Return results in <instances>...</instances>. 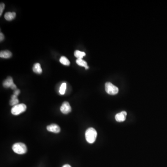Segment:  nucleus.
<instances>
[{"label":"nucleus","mask_w":167,"mask_h":167,"mask_svg":"<svg viewBox=\"0 0 167 167\" xmlns=\"http://www.w3.org/2000/svg\"><path fill=\"white\" fill-rule=\"evenodd\" d=\"M59 62L61 63L62 64L64 65H65V66H69L70 64L69 60L64 56H62V57L60 58Z\"/></svg>","instance_id":"obj_14"},{"label":"nucleus","mask_w":167,"mask_h":167,"mask_svg":"<svg viewBox=\"0 0 167 167\" xmlns=\"http://www.w3.org/2000/svg\"><path fill=\"white\" fill-rule=\"evenodd\" d=\"M62 167H72L69 164H65V165H64Z\"/></svg>","instance_id":"obj_21"},{"label":"nucleus","mask_w":167,"mask_h":167,"mask_svg":"<svg viewBox=\"0 0 167 167\" xmlns=\"http://www.w3.org/2000/svg\"><path fill=\"white\" fill-rule=\"evenodd\" d=\"M60 111L64 114L70 113L72 111L71 106L68 102H64L60 108Z\"/></svg>","instance_id":"obj_5"},{"label":"nucleus","mask_w":167,"mask_h":167,"mask_svg":"<svg viewBox=\"0 0 167 167\" xmlns=\"http://www.w3.org/2000/svg\"><path fill=\"white\" fill-rule=\"evenodd\" d=\"M66 88H67V84L66 83H63L62 84V85L60 86L59 91V93L61 95H64L65 93Z\"/></svg>","instance_id":"obj_15"},{"label":"nucleus","mask_w":167,"mask_h":167,"mask_svg":"<svg viewBox=\"0 0 167 167\" xmlns=\"http://www.w3.org/2000/svg\"><path fill=\"white\" fill-rule=\"evenodd\" d=\"M12 149L15 153L18 154H24L27 152V147L23 143H18L14 144L12 146Z\"/></svg>","instance_id":"obj_2"},{"label":"nucleus","mask_w":167,"mask_h":167,"mask_svg":"<svg viewBox=\"0 0 167 167\" xmlns=\"http://www.w3.org/2000/svg\"><path fill=\"white\" fill-rule=\"evenodd\" d=\"M15 17L16 13L15 12H7L4 15L5 19L8 21L13 20Z\"/></svg>","instance_id":"obj_10"},{"label":"nucleus","mask_w":167,"mask_h":167,"mask_svg":"<svg viewBox=\"0 0 167 167\" xmlns=\"http://www.w3.org/2000/svg\"><path fill=\"white\" fill-rule=\"evenodd\" d=\"M106 92L110 95H116L119 92V88L110 82L106 83L105 84Z\"/></svg>","instance_id":"obj_4"},{"label":"nucleus","mask_w":167,"mask_h":167,"mask_svg":"<svg viewBox=\"0 0 167 167\" xmlns=\"http://www.w3.org/2000/svg\"><path fill=\"white\" fill-rule=\"evenodd\" d=\"M4 39V34L2 33H1V34H0V41H2Z\"/></svg>","instance_id":"obj_19"},{"label":"nucleus","mask_w":167,"mask_h":167,"mask_svg":"<svg viewBox=\"0 0 167 167\" xmlns=\"http://www.w3.org/2000/svg\"><path fill=\"white\" fill-rule=\"evenodd\" d=\"M14 84L13 79L12 77H9L6 79H5L3 82V86L5 88H9L12 86V85Z\"/></svg>","instance_id":"obj_8"},{"label":"nucleus","mask_w":167,"mask_h":167,"mask_svg":"<svg viewBox=\"0 0 167 167\" xmlns=\"http://www.w3.org/2000/svg\"><path fill=\"white\" fill-rule=\"evenodd\" d=\"M26 106L24 104H18L11 109V113L14 115H18L26 111Z\"/></svg>","instance_id":"obj_3"},{"label":"nucleus","mask_w":167,"mask_h":167,"mask_svg":"<svg viewBox=\"0 0 167 167\" xmlns=\"http://www.w3.org/2000/svg\"><path fill=\"white\" fill-rule=\"evenodd\" d=\"M126 116H127V112L125 111H123L116 114V115L115 116V119L117 122H124V121L126 119Z\"/></svg>","instance_id":"obj_6"},{"label":"nucleus","mask_w":167,"mask_h":167,"mask_svg":"<svg viewBox=\"0 0 167 167\" xmlns=\"http://www.w3.org/2000/svg\"><path fill=\"white\" fill-rule=\"evenodd\" d=\"M74 55L75 57L77 58V59H82L83 58L86 56V53L85 52L79 51V50H76L74 52Z\"/></svg>","instance_id":"obj_12"},{"label":"nucleus","mask_w":167,"mask_h":167,"mask_svg":"<svg viewBox=\"0 0 167 167\" xmlns=\"http://www.w3.org/2000/svg\"><path fill=\"white\" fill-rule=\"evenodd\" d=\"M33 70L34 73H37V74H41L42 72V69L41 68L40 64L38 63L34 64Z\"/></svg>","instance_id":"obj_11"},{"label":"nucleus","mask_w":167,"mask_h":167,"mask_svg":"<svg viewBox=\"0 0 167 167\" xmlns=\"http://www.w3.org/2000/svg\"><path fill=\"white\" fill-rule=\"evenodd\" d=\"M19 103V100L18 98H15V99H11V100L10 101V105L14 106L16 105H18Z\"/></svg>","instance_id":"obj_16"},{"label":"nucleus","mask_w":167,"mask_h":167,"mask_svg":"<svg viewBox=\"0 0 167 167\" xmlns=\"http://www.w3.org/2000/svg\"><path fill=\"white\" fill-rule=\"evenodd\" d=\"M10 88H11L12 90H14V91L17 89V87H16V85H15V84L12 85V86Z\"/></svg>","instance_id":"obj_20"},{"label":"nucleus","mask_w":167,"mask_h":167,"mask_svg":"<svg viewBox=\"0 0 167 167\" xmlns=\"http://www.w3.org/2000/svg\"><path fill=\"white\" fill-rule=\"evenodd\" d=\"M5 4L3 3H1L0 5V15L1 16L3 13V10H4Z\"/></svg>","instance_id":"obj_17"},{"label":"nucleus","mask_w":167,"mask_h":167,"mask_svg":"<svg viewBox=\"0 0 167 167\" xmlns=\"http://www.w3.org/2000/svg\"><path fill=\"white\" fill-rule=\"evenodd\" d=\"M47 130L50 132L55 133H58L60 131V128L59 125L56 124H52L47 126Z\"/></svg>","instance_id":"obj_7"},{"label":"nucleus","mask_w":167,"mask_h":167,"mask_svg":"<svg viewBox=\"0 0 167 167\" xmlns=\"http://www.w3.org/2000/svg\"><path fill=\"white\" fill-rule=\"evenodd\" d=\"M20 90H19V89H16V90H15L14 92V95L16 96H18L19 95L20 93Z\"/></svg>","instance_id":"obj_18"},{"label":"nucleus","mask_w":167,"mask_h":167,"mask_svg":"<svg viewBox=\"0 0 167 167\" xmlns=\"http://www.w3.org/2000/svg\"><path fill=\"white\" fill-rule=\"evenodd\" d=\"M76 62L78 66L84 67L86 69H88L89 68L87 63L86 62H85V60H83L82 59H77Z\"/></svg>","instance_id":"obj_13"},{"label":"nucleus","mask_w":167,"mask_h":167,"mask_svg":"<svg viewBox=\"0 0 167 167\" xmlns=\"http://www.w3.org/2000/svg\"><path fill=\"white\" fill-rule=\"evenodd\" d=\"M12 54L9 50L1 51L0 52V57L1 58L9 59L11 57Z\"/></svg>","instance_id":"obj_9"},{"label":"nucleus","mask_w":167,"mask_h":167,"mask_svg":"<svg viewBox=\"0 0 167 167\" xmlns=\"http://www.w3.org/2000/svg\"><path fill=\"white\" fill-rule=\"evenodd\" d=\"M85 136L87 142L90 144H93L96 139L97 132L95 129L93 128H90L86 131Z\"/></svg>","instance_id":"obj_1"}]
</instances>
